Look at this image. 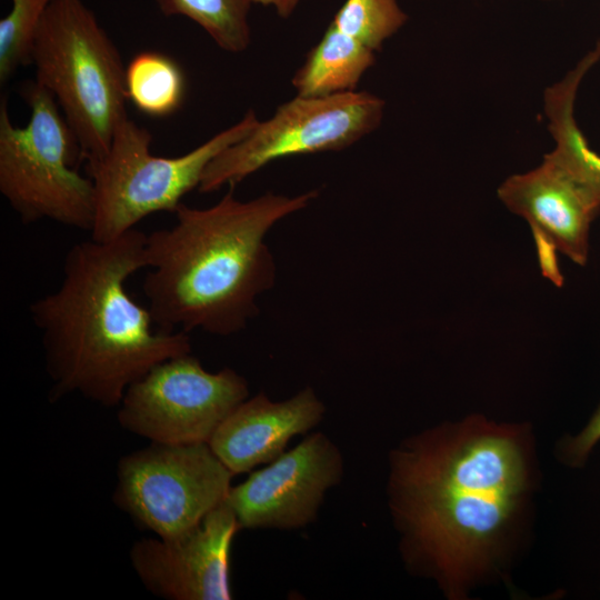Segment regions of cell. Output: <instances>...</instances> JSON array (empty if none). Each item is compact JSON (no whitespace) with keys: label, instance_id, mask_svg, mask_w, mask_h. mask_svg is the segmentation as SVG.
Instances as JSON below:
<instances>
[{"label":"cell","instance_id":"obj_1","mask_svg":"<svg viewBox=\"0 0 600 600\" xmlns=\"http://www.w3.org/2000/svg\"><path fill=\"white\" fill-rule=\"evenodd\" d=\"M482 424L428 430L390 454L389 506L404 559L451 596L491 561L527 488L514 433Z\"/></svg>","mask_w":600,"mask_h":600},{"label":"cell","instance_id":"obj_2","mask_svg":"<svg viewBox=\"0 0 600 600\" xmlns=\"http://www.w3.org/2000/svg\"><path fill=\"white\" fill-rule=\"evenodd\" d=\"M146 241L134 228L110 241L74 243L59 287L30 304L52 381L50 400L77 393L118 407L153 367L191 352L187 332L154 329L148 307L127 291V280L148 268Z\"/></svg>","mask_w":600,"mask_h":600},{"label":"cell","instance_id":"obj_3","mask_svg":"<svg viewBox=\"0 0 600 600\" xmlns=\"http://www.w3.org/2000/svg\"><path fill=\"white\" fill-rule=\"evenodd\" d=\"M233 188L209 208L181 203L173 226L147 234L142 290L157 329L217 336L244 329L274 281L266 234L318 196L268 192L240 201Z\"/></svg>","mask_w":600,"mask_h":600},{"label":"cell","instance_id":"obj_4","mask_svg":"<svg viewBox=\"0 0 600 600\" xmlns=\"http://www.w3.org/2000/svg\"><path fill=\"white\" fill-rule=\"evenodd\" d=\"M37 81L51 92L88 162L109 149L128 118L126 67L82 0H52L33 41Z\"/></svg>","mask_w":600,"mask_h":600},{"label":"cell","instance_id":"obj_5","mask_svg":"<svg viewBox=\"0 0 600 600\" xmlns=\"http://www.w3.org/2000/svg\"><path fill=\"white\" fill-rule=\"evenodd\" d=\"M23 93L24 127L12 123L7 99L0 102V192L23 223L51 220L90 232L94 187L73 168L78 142L51 92L34 82Z\"/></svg>","mask_w":600,"mask_h":600},{"label":"cell","instance_id":"obj_6","mask_svg":"<svg viewBox=\"0 0 600 600\" xmlns=\"http://www.w3.org/2000/svg\"><path fill=\"white\" fill-rule=\"evenodd\" d=\"M259 122L249 110L236 124L179 157L150 151L152 136L129 117L118 127L108 151L88 162L94 187V220L90 238L110 241L146 217L174 212L182 198L198 188L208 164L246 138Z\"/></svg>","mask_w":600,"mask_h":600},{"label":"cell","instance_id":"obj_7","mask_svg":"<svg viewBox=\"0 0 600 600\" xmlns=\"http://www.w3.org/2000/svg\"><path fill=\"white\" fill-rule=\"evenodd\" d=\"M384 101L370 92L300 97L282 103L242 140L224 149L207 167L202 193L234 187L277 159L342 150L376 130Z\"/></svg>","mask_w":600,"mask_h":600},{"label":"cell","instance_id":"obj_8","mask_svg":"<svg viewBox=\"0 0 600 600\" xmlns=\"http://www.w3.org/2000/svg\"><path fill=\"white\" fill-rule=\"evenodd\" d=\"M233 477L207 442H150L119 460L113 502L140 527L172 537L223 503Z\"/></svg>","mask_w":600,"mask_h":600},{"label":"cell","instance_id":"obj_9","mask_svg":"<svg viewBox=\"0 0 600 600\" xmlns=\"http://www.w3.org/2000/svg\"><path fill=\"white\" fill-rule=\"evenodd\" d=\"M249 398L247 380L224 368L206 370L190 353L170 358L126 390L119 424L150 442H209L224 418Z\"/></svg>","mask_w":600,"mask_h":600},{"label":"cell","instance_id":"obj_10","mask_svg":"<svg viewBox=\"0 0 600 600\" xmlns=\"http://www.w3.org/2000/svg\"><path fill=\"white\" fill-rule=\"evenodd\" d=\"M343 473L340 449L318 431L231 487L226 502L241 529H299L317 519L326 493Z\"/></svg>","mask_w":600,"mask_h":600},{"label":"cell","instance_id":"obj_11","mask_svg":"<svg viewBox=\"0 0 600 600\" xmlns=\"http://www.w3.org/2000/svg\"><path fill=\"white\" fill-rule=\"evenodd\" d=\"M240 529L224 501L182 533L136 541L129 551L130 563L144 588L157 597L230 600L231 546Z\"/></svg>","mask_w":600,"mask_h":600},{"label":"cell","instance_id":"obj_12","mask_svg":"<svg viewBox=\"0 0 600 600\" xmlns=\"http://www.w3.org/2000/svg\"><path fill=\"white\" fill-rule=\"evenodd\" d=\"M497 194L530 224L542 273L557 286L563 282L557 251L579 266L588 262L590 227L600 203L548 153L534 169L508 177Z\"/></svg>","mask_w":600,"mask_h":600},{"label":"cell","instance_id":"obj_13","mask_svg":"<svg viewBox=\"0 0 600 600\" xmlns=\"http://www.w3.org/2000/svg\"><path fill=\"white\" fill-rule=\"evenodd\" d=\"M324 412L310 387L283 401L260 392L234 408L208 443L234 476L249 472L281 456L290 439L316 427Z\"/></svg>","mask_w":600,"mask_h":600},{"label":"cell","instance_id":"obj_14","mask_svg":"<svg viewBox=\"0 0 600 600\" xmlns=\"http://www.w3.org/2000/svg\"><path fill=\"white\" fill-rule=\"evenodd\" d=\"M600 62V40L562 79L543 93V110L554 148L548 153L600 203V154L588 143L574 116L581 82Z\"/></svg>","mask_w":600,"mask_h":600},{"label":"cell","instance_id":"obj_15","mask_svg":"<svg viewBox=\"0 0 600 600\" xmlns=\"http://www.w3.org/2000/svg\"><path fill=\"white\" fill-rule=\"evenodd\" d=\"M374 61V51L329 24L294 73L292 84L298 96L309 98L353 91Z\"/></svg>","mask_w":600,"mask_h":600},{"label":"cell","instance_id":"obj_16","mask_svg":"<svg viewBox=\"0 0 600 600\" xmlns=\"http://www.w3.org/2000/svg\"><path fill=\"white\" fill-rule=\"evenodd\" d=\"M128 101L150 117H168L182 104L186 78L171 57L158 51L137 53L126 67Z\"/></svg>","mask_w":600,"mask_h":600},{"label":"cell","instance_id":"obj_17","mask_svg":"<svg viewBox=\"0 0 600 600\" xmlns=\"http://www.w3.org/2000/svg\"><path fill=\"white\" fill-rule=\"evenodd\" d=\"M167 17H184L202 28L222 50L244 51L251 40L253 0H156Z\"/></svg>","mask_w":600,"mask_h":600},{"label":"cell","instance_id":"obj_18","mask_svg":"<svg viewBox=\"0 0 600 600\" xmlns=\"http://www.w3.org/2000/svg\"><path fill=\"white\" fill-rule=\"evenodd\" d=\"M407 21L397 0H346L330 24L378 51Z\"/></svg>","mask_w":600,"mask_h":600},{"label":"cell","instance_id":"obj_19","mask_svg":"<svg viewBox=\"0 0 600 600\" xmlns=\"http://www.w3.org/2000/svg\"><path fill=\"white\" fill-rule=\"evenodd\" d=\"M11 9L0 20V82L31 63L33 41L52 0H10Z\"/></svg>","mask_w":600,"mask_h":600},{"label":"cell","instance_id":"obj_20","mask_svg":"<svg viewBox=\"0 0 600 600\" xmlns=\"http://www.w3.org/2000/svg\"><path fill=\"white\" fill-rule=\"evenodd\" d=\"M600 441V404L586 424L574 437L567 439L563 454L567 462L573 467L582 466L592 449Z\"/></svg>","mask_w":600,"mask_h":600},{"label":"cell","instance_id":"obj_21","mask_svg":"<svg viewBox=\"0 0 600 600\" xmlns=\"http://www.w3.org/2000/svg\"><path fill=\"white\" fill-rule=\"evenodd\" d=\"M301 0H253V4L273 7L281 18H289Z\"/></svg>","mask_w":600,"mask_h":600},{"label":"cell","instance_id":"obj_22","mask_svg":"<svg viewBox=\"0 0 600 600\" xmlns=\"http://www.w3.org/2000/svg\"><path fill=\"white\" fill-rule=\"evenodd\" d=\"M547 1H549V0H547Z\"/></svg>","mask_w":600,"mask_h":600}]
</instances>
